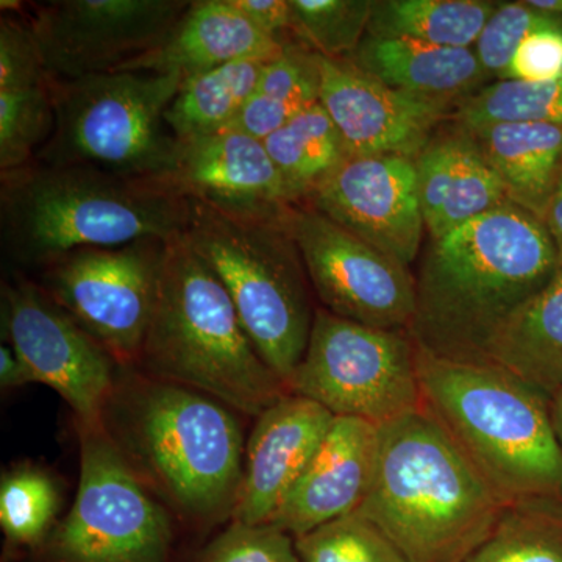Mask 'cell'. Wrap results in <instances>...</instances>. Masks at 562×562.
<instances>
[{
	"mask_svg": "<svg viewBox=\"0 0 562 562\" xmlns=\"http://www.w3.org/2000/svg\"><path fill=\"white\" fill-rule=\"evenodd\" d=\"M562 25L561 18L531 9L527 2H498L473 50L492 81L506 80L517 47L539 29Z\"/></svg>",
	"mask_w": 562,
	"mask_h": 562,
	"instance_id": "obj_35",
	"label": "cell"
},
{
	"mask_svg": "<svg viewBox=\"0 0 562 562\" xmlns=\"http://www.w3.org/2000/svg\"><path fill=\"white\" fill-rule=\"evenodd\" d=\"M302 205L319 211L406 268L419 257L427 228L413 158L347 157Z\"/></svg>",
	"mask_w": 562,
	"mask_h": 562,
	"instance_id": "obj_15",
	"label": "cell"
},
{
	"mask_svg": "<svg viewBox=\"0 0 562 562\" xmlns=\"http://www.w3.org/2000/svg\"><path fill=\"white\" fill-rule=\"evenodd\" d=\"M417 194L430 239L509 202L502 181L464 125L441 128L414 158Z\"/></svg>",
	"mask_w": 562,
	"mask_h": 562,
	"instance_id": "obj_20",
	"label": "cell"
},
{
	"mask_svg": "<svg viewBox=\"0 0 562 562\" xmlns=\"http://www.w3.org/2000/svg\"><path fill=\"white\" fill-rule=\"evenodd\" d=\"M232 2L266 35L281 43L292 41L286 38L290 33L292 35L290 0H232Z\"/></svg>",
	"mask_w": 562,
	"mask_h": 562,
	"instance_id": "obj_39",
	"label": "cell"
},
{
	"mask_svg": "<svg viewBox=\"0 0 562 562\" xmlns=\"http://www.w3.org/2000/svg\"><path fill=\"white\" fill-rule=\"evenodd\" d=\"M288 391L335 417L376 427L422 406L417 347L406 331H387L317 306L312 335Z\"/></svg>",
	"mask_w": 562,
	"mask_h": 562,
	"instance_id": "obj_10",
	"label": "cell"
},
{
	"mask_svg": "<svg viewBox=\"0 0 562 562\" xmlns=\"http://www.w3.org/2000/svg\"><path fill=\"white\" fill-rule=\"evenodd\" d=\"M301 562H409L379 527L353 513L295 538Z\"/></svg>",
	"mask_w": 562,
	"mask_h": 562,
	"instance_id": "obj_34",
	"label": "cell"
},
{
	"mask_svg": "<svg viewBox=\"0 0 562 562\" xmlns=\"http://www.w3.org/2000/svg\"><path fill=\"white\" fill-rule=\"evenodd\" d=\"M286 44L261 32L232 0H194L158 49L121 70L188 79L228 63L276 60Z\"/></svg>",
	"mask_w": 562,
	"mask_h": 562,
	"instance_id": "obj_21",
	"label": "cell"
},
{
	"mask_svg": "<svg viewBox=\"0 0 562 562\" xmlns=\"http://www.w3.org/2000/svg\"><path fill=\"white\" fill-rule=\"evenodd\" d=\"M497 3L490 0H373L368 35L473 49Z\"/></svg>",
	"mask_w": 562,
	"mask_h": 562,
	"instance_id": "obj_27",
	"label": "cell"
},
{
	"mask_svg": "<svg viewBox=\"0 0 562 562\" xmlns=\"http://www.w3.org/2000/svg\"><path fill=\"white\" fill-rule=\"evenodd\" d=\"M176 168L166 177L187 198L225 213L281 220L292 203L262 139L222 131L179 143Z\"/></svg>",
	"mask_w": 562,
	"mask_h": 562,
	"instance_id": "obj_18",
	"label": "cell"
},
{
	"mask_svg": "<svg viewBox=\"0 0 562 562\" xmlns=\"http://www.w3.org/2000/svg\"><path fill=\"white\" fill-rule=\"evenodd\" d=\"M0 180L2 247L29 268H46L88 247L169 241L187 232L190 203L166 179L33 162Z\"/></svg>",
	"mask_w": 562,
	"mask_h": 562,
	"instance_id": "obj_3",
	"label": "cell"
},
{
	"mask_svg": "<svg viewBox=\"0 0 562 562\" xmlns=\"http://www.w3.org/2000/svg\"><path fill=\"white\" fill-rule=\"evenodd\" d=\"M2 324L35 383L61 395L79 424H101L120 369L109 351L22 273L2 284Z\"/></svg>",
	"mask_w": 562,
	"mask_h": 562,
	"instance_id": "obj_14",
	"label": "cell"
},
{
	"mask_svg": "<svg viewBox=\"0 0 562 562\" xmlns=\"http://www.w3.org/2000/svg\"><path fill=\"white\" fill-rule=\"evenodd\" d=\"M188 203V241L224 284L255 349L288 387L308 347L317 306L284 216L258 220L194 198Z\"/></svg>",
	"mask_w": 562,
	"mask_h": 562,
	"instance_id": "obj_7",
	"label": "cell"
},
{
	"mask_svg": "<svg viewBox=\"0 0 562 562\" xmlns=\"http://www.w3.org/2000/svg\"><path fill=\"white\" fill-rule=\"evenodd\" d=\"M269 61L228 63L183 79L165 114L179 143L227 131L257 91Z\"/></svg>",
	"mask_w": 562,
	"mask_h": 562,
	"instance_id": "obj_25",
	"label": "cell"
},
{
	"mask_svg": "<svg viewBox=\"0 0 562 562\" xmlns=\"http://www.w3.org/2000/svg\"><path fill=\"white\" fill-rule=\"evenodd\" d=\"M244 454L235 522L271 524L335 422L319 403L288 392L255 419Z\"/></svg>",
	"mask_w": 562,
	"mask_h": 562,
	"instance_id": "obj_17",
	"label": "cell"
},
{
	"mask_svg": "<svg viewBox=\"0 0 562 562\" xmlns=\"http://www.w3.org/2000/svg\"><path fill=\"white\" fill-rule=\"evenodd\" d=\"M49 83L0 91V176L33 165L50 139L55 110Z\"/></svg>",
	"mask_w": 562,
	"mask_h": 562,
	"instance_id": "obj_33",
	"label": "cell"
},
{
	"mask_svg": "<svg viewBox=\"0 0 562 562\" xmlns=\"http://www.w3.org/2000/svg\"><path fill=\"white\" fill-rule=\"evenodd\" d=\"M195 562H301L295 539L272 524L235 522L206 543Z\"/></svg>",
	"mask_w": 562,
	"mask_h": 562,
	"instance_id": "obj_36",
	"label": "cell"
},
{
	"mask_svg": "<svg viewBox=\"0 0 562 562\" xmlns=\"http://www.w3.org/2000/svg\"><path fill=\"white\" fill-rule=\"evenodd\" d=\"M422 405L506 506L562 503V452L550 398L514 373L417 349Z\"/></svg>",
	"mask_w": 562,
	"mask_h": 562,
	"instance_id": "obj_5",
	"label": "cell"
},
{
	"mask_svg": "<svg viewBox=\"0 0 562 562\" xmlns=\"http://www.w3.org/2000/svg\"><path fill=\"white\" fill-rule=\"evenodd\" d=\"M136 369L255 419L290 392L255 349L224 284L184 233L166 241Z\"/></svg>",
	"mask_w": 562,
	"mask_h": 562,
	"instance_id": "obj_6",
	"label": "cell"
},
{
	"mask_svg": "<svg viewBox=\"0 0 562 562\" xmlns=\"http://www.w3.org/2000/svg\"><path fill=\"white\" fill-rule=\"evenodd\" d=\"M80 479L68 516L44 541V562H172L169 509L143 483L102 424H79Z\"/></svg>",
	"mask_w": 562,
	"mask_h": 562,
	"instance_id": "obj_9",
	"label": "cell"
},
{
	"mask_svg": "<svg viewBox=\"0 0 562 562\" xmlns=\"http://www.w3.org/2000/svg\"><path fill=\"white\" fill-rule=\"evenodd\" d=\"M452 121L465 127L492 122L562 125V76L541 83L492 81L458 103Z\"/></svg>",
	"mask_w": 562,
	"mask_h": 562,
	"instance_id": "obj_31",
	"label": "cell"
},
{
	"mask_svg": "<svg viewBox=\"0 0 562 562\" xmlns=\"http://www.w3.org/2000/svg\"><path fill=\"white\" fill-rule=\"evenodd\" d=\"M543 224L549 228L554 244H557L558 254H560L562 262V171L560 179L557 181L552 198L547 205L546 214H543Z\"/></svg>",
	"mask_w": 562,
	"mask_h": 562,
	"instance_id": "obj_41",
	"label": "cell"
},
{
	"mask_svg": "<svg viewBox=\"0 0 562 562\" xmlns=\"http://www.w3.org/2000/svg\"><path fill=\"white\" fill-rule=\"evenodd\" d=\"M465 128L497 173L508 201L542 221L562 171V125L492 122Z\"/></svg>",
	"mask_w": 562,
	"mask_h": 562,
	"instance_id": "obj_23",
	"label": "cell"
},
{
	"mask_svg": "<svg viewBox=\"0 0 562 562\" xmlns=\"http://www.w3.org/2000/svg\"><path fill=\"white\" fill-rule=\"evenodd\" d=\"M166 241L70 251L41 269V286L122 368H136L146 339Z\"/></svg>",
	"mask_w": 562,
	"mask_h": 562,
	"instance_id": "obj_11",
	"label": "cell"
},
{
	"mask_svg": "<svg viewBox=\"0 0 562 562\" xmlns=\"http://www.w3.org/2000/svg\"><path fill=\"white\" fill-rule=\"evenodd\" d=\"M49 81L31 21L20 11H7L0 20V91L40 87Z\"/></svg>",
	"mask_w": 562,
	"mask_h": 562,
	"instance_id": "obj_37",
	"label": "cell"
},
{
	"mask_svg": "<svg viewBox=\"0 0 562 562\" xmlns=\"http://www.w3.org/2000/svg\"><path fill=\"white\" fill-rule=\"evenodd\" d=\"M379 430L375 476L357 513L409 562H461L505 503L424 405Z\"/></svg>",
	"mask_w": 562,
	"mask_h": 562,
	"instance_id": "obj_4",
	"label": "cell"
},
{
	"mask_svg": "<svg viewBox=\"0 0 562 562\" xmlns=\"http://www.w3.org/2000/svg\"><path fill=\"white\" fill-rule=\"evenodd\" d=\"M61 505L57 480L33 464L3 472L0 480V527L14 547H41L55 528Z\"/></svg>",
	"mask_w": 562,
	"mask_h": 562,
	"instance_id": "obj_30",
	"label": "cell"
},
{
	"mask_svg": "<svg viewBox=\"0 0 562 562\" xmlns=\"http://www.w3.org/2000/svg\"><path fill=\"white\" fill-rule=\"evenodd\" d=\"M484 362L514 373L546 397L562 391V262L492 339Z\"/></svg>",
	"mask_w": 562,
	"mask_h": 562,
	"instance_id": "obj_24",
	"label": "cell"
},
{
	"mask_svg": "<svg viewBox=\"0 0 562 562\" xmlns=\"http://www.w3.org/2000/svg\"><path fill=\"white\" fill-rule=\"evenodd\" d=\"M347 60L392 90L460 103L492 83L473 49L366 35Z\"/></svg>",
	"mask_w": 562,
	"mask_h": 562,
	"instance_id": "obj_22",
	"label": "cell"
},
{
	"mask_svg": "<svg viewBox=\"0 0 562 562\" xmlns=\"http://www.w3.org/2000/svg\"><path fill=\"white\" fill-rule=\"evenodd\" d=\"M181 81L179 74L132 70L50 79L55 127L35 162L166 179L176 168L180 144L165 114Z\"/></svg>",
	"mask_w": 562,
	"mask_h": 562,
	"instance_id": "obj_8",
	"label": "cell"
},
{
	"mask_svg": "<svg viewBox=\"0 0 562 562\" xmlns=\"http://www.w3.org/2000/svg\"><path fill=\"white\" fill-rule=\"evenodd\" d=\"M292 36L324 58H349L368 35L373 0H290Z\"/></svg>",
	"mask_w": 562,
	"mask_h": 562,
	"instance_id": "obj_32",
	"label": "cell"
},
{
	"mask_svg": "<svg viewBox=\"0 0 562 562\" xmlns=\"http://www.w3.org/2000/svg\"><path fill=\"white\" fill-rule=\"evenodd\" d=\"M283 221L322 308L368 327L409 333L416 314V277L409 268L312 206L292 205Z\"/></svg>",
	"mask_w": 562,
	"mask_h": 562,
	"instance_id": "obj_12",
	"label": "cell"
},
{
	"mask_svg": "<svg viewBox=\"0 0 562 562\" xmlns=\"http://www.w3.org/2000/svg\"><path fill=\"white\" fill-rule=\"evenodd\" d=\"M379 443L376 425L335 417L319 450L271 524L295 539L357 513L371 491Z\"/></svg>",
	"mask_w": 562,
	"mask_h": 562,
	"instance_id": "obj_19",
	"label": "cell"
},
{
	"mask_svg": "<svg viewBox=\"0 0 562 562\" xmlns=\"http://www.w3.org/2000/svg\"><path fill=\"white\" fill-rule=\"evenodd\" d=\"M319 102L341 133L350 157L416 158L458 103L392 90L347 58L319 55Z\"/></svg>",
	"mask_w": 562,
	"mask_h": 562,
	"instance_id": "obj_16",
	"label": "cell"
},
{
	"mask_svg": "<svg viewBox=\"0 0 562 562\" xmlns=\"http://www.w3.org/2000/svg\"><path fill=\"white\" fill-rule=\"evenodd\" d=\"M243 414L201 391L117 369L102 427L140 483L188 527L233 519L241 492Z\"/></svg>",
	"mask_w": 562,
	"mask_h": 562,
	"instance_id": "obj_1",
	"label": "cell"
},
{
	"mask_svg": "<svg viewBox=\"0 0 562 562\" xmlns=\"http://www.w3.org/2000/svg\"><path fill=\"white\" fill-rule=\"evenodd\" d=\"M190 0H54L31 21L52 80L117 72L158 49Z\"/></svg>",
	"mask_w": 562,
	"mask_h": 562,
	"instance_id": "obj_13",
	"label": "cell"
},
{
	"mask_svg": "<svg viewBox=\"0 0 562 562\" xmlns=\"http://www.w3.org/2000/svg\"><path fill=\"white\" fill-rule=\"evenodd\" d=\"M562 76V25L539 29L517 47L506 80L541 83Z\"/></svg>",
	"mask_w": 562,
	"mask_h": 562,
	"instance_id": "obj_38",
	"label": "cell"
},
{
	"mask_svg": "<svg viewBox=\"0 0 562 562\" xmlns=\"http://www.w3.org/2000/svg\"><path fill=\"white\" fill-rule=\"evenodd\" d=\"M319 55L290 41L262 70L257 91L227 131L268 138L292 117L319 102Z\"/></svg>",
	"mask_w": 562,
	"mask_h": 562,
	"instance_id": "obj_28",
	"label": "cell"
},
{
	"mask_svg": "<svg viewBox=\"0 0 562 562\" xmlns=\"http://www.w3.org/2000/svg\"><path fill=\"white\" fill-rule=\"evenodd\" d=\"M29 383H35L32 372L18 357L13 347L9 342H3L0 347V384L3 390H13Z\"/></svg>",
	"mask_w": 562,
	"mask_h": 562,
	"instance_id": "obj_40",
	"label": "cell"
},
{
	"mask_svg": "<svg viewBox=\"0 0 562 562\" xmlns=\"http://www.w3.org/2000/svg\"><path fill=\"white\" fill-rule=\"evenodd\" d=\"M262 143L292 205L308 201L350 157L341 133L321 102L292 117Z\"/></svg>",
	"mask_w": 562,
	"mask_h": 562,
	"instance_id": "obj_26",
	"label": "cell"
},
{
	"mask_svg": "<svg viewBox=\"0 0 562 562\" xmlns=\"http://www.w3.org/2000/svg\"><path fill=\"white\" fill-rule=\"evenodd\" d=\"M560 266L546 224L503 203L430 239L416 277L409 336L432 357L484 362L492 339Z\"/></svg>",
	"mask_w": 562,
	"mask_h": 562,
	"instance_id": "obj_2",
	"label": "cell"
},
{
	"mask_svg": "<svg viewBox=\"0 0 562 562\" xmlns=\"http://www.w3.org/2000/svg\"><path fill=\"white\" fill-rule=\"evenodd\" d=\"M461 562H562V503L506 506L490 535Z\"/></svg>",
	"mask_w": 562,
	"mask_h": 562,
	"instance_id": "obj_29",
	"label": "cell"
},
{
	"mask_svg": "<svg viewBox=\"0 0 562 562\" xmlns=\"http://www.w3.org/2000/svg\"><path fill=\"white\" fill-rule=\"evenodd\" d=\"M550 412H552L553 427L562 452V391L550 398Z\"/></svg>",
	"mask_w": 562,
	"mask_h": 562,
	"instance_id": "obj_42",
	"label": "cell"
}]
</instances>
